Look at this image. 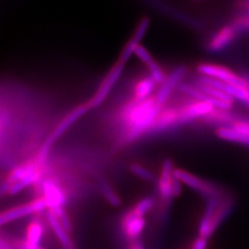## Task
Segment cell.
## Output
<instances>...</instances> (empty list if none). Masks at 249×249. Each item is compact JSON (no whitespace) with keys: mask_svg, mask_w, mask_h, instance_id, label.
<instances>
[{"mask_svg":"<svg viewBox=\"0 0 249 249\" xmlns=\"http://www.w3.org/2000/svg\"><path fill=\"white\" fill-rule=\"evenodd\" d=\"M215 133L220 140L229 142L237 143V144L249 147V135L242 133L232 126H219L216 129Z\"/></svg>","mask_w":249,"mask_h":249,"instance_id":"2e32d148","label":"cell"},{"mask_svg":"<svg viewBox=\"0 0 249 249\" xmlns=\"http://www.w3.org/2000/svg\"><path fill=\"white\" fill-rule=\"evenodd\" d=\"M144 249L141 246V245H139V244H137V243H134L132 244L130 247H129V249Z\"/></svg>","mask_w":249,"mask_h":249,"instance_id":"83f0119b","label":"cell"},{"mask_svg":"<svg viewBox=\"0 0 249 249\" xmlns=\"http://www.w3.org/2000/svg\"><path fill=\"white\" fill-rule=\"evenodd\" d=\"M231 23L240 33H249V12L239 11L231 20Z\"/></svg>","mask_w":249,"mask_h":249,"instance_id":"d6986e66","label":"cell"},{"mask_svg":"<svg viewBox=\"0 0 249 249\" xmlns=\"http://www.w3.org/2000/svg\"><path fill=\"white\" fill-rule=\"evenodd\" d=\"M158 84L151 78L150 75L143 76L135 80L131 87L130 98L135 101H143L153 96L156 92V87Z\"/></svg>","mask_w":249,"mask_h":249,"instance_id":"5bb4252c","label":"cell"},{"mask_svg":"<svg viewBox=\"0 0 249 249\" xmlns=\"http://www.w3.org/2000/svg\"><path fill=\"white\" fill-rule=\"evenodd\" d=\"M231 126L239 130L242 133L247 134L249 136V120H245V119L237 120L231 124Z\"/></svg>","mask_w":249,"mask_h":249,"instance_id":"cb8c5ba5","label":"cell"},{"mask_svg":"<svg viewBox=\"0 0 249 249\" xmlns=\"http://www.w3.org/2000/svg\"><path fill=\"white\" fill-rule=\"evenodd\" d=\"M187 74V68L184 65L179 66L170 73V75L167 76V79L155 92V96L160 105L165 106L168 104L172 93L183 83V80Z\"/></svg>","mask_w":249,"mask_h":249,"instance_id":"ba28073f","label":"cell"},{"mask_svg":"<svg viewBox=\"0 0 249 249\" xmlns=\"http://www.w3.org/2000/svg\"><path fill=\"white\" fill-rule=\"evenodd\" d=\"M47 221L57 240L61 244L63 249H73V242L70 235V232L65 229V227L63 226L62 223H60L58 218L55 216V214L49 210L47 212Z\"/></svg>","mask_w":249,"mask_h":249,"instance_id":"9a60e30c","label":"cell"},{"mask_svg":"<svg viewBox=\"0 0 249 249\" xmlns=\"http://www.w3.org/2000/svg\"><path fill=\"white\" fill-rule=\"evenodd\" d=\"M162 107L155 94L143 101L127 99L116 115V123L121 130V142H132L150 132Z\"/></svg>","mask_w":249,"mask_h":249,"instance_id":"6da1fadb","label":"cell"},{"mask_svg":"<svg viewBox=\"0 0 249 249\" xmlns=\"http://www.w3.org/2000/svg\"><path fill=\"white\" fill-rule=\"evenodd\" d=\"M196 72L201 76L249 89L248 81L239 73H236L223 65L213 63H199L196 66Z\"/></svg>","mask_w":249,"mask_h":249,"instance_id":"277c9868","label":"cell"},{"mask_svg":"<svg viewBox=\"0 0 249 249\" xmlns=\"http://www.w3.org/2000/svg\"><path fill=\"white\" fill-rule=\"evenodd\" d=\"M130 171L137 178H141L145 181H152L154 179V175L151 170L146 168L140 163H132L130 165Z\"/></svg>","mask_w":249,"mask_h":249,"instance_id":"7402d4cb","label":"cell"},{"mask_svg":"<svg viewBox=\"0 0 249 249\" xmlns=\"http://www.w3.org/2000/svg\"><path fill=\"white\" fill-rule=\"evenodd\" d=\"M234 200L228 194L208 199L198 225V236L209 239L231 212Z\"/></svg>","mask_w":249,"mask_h":249,"instance_id":"7a4b0ae2","label":"cell"},{"mask_svg":"<svg viewBox=\"0 0 249 249\" xmlns=\"http://www.w3.org/2000/svg\"><path fill=\"white\" fill-rule=\"evenodd\" d=\"M41 175H42V170H39V171H36L35 173L27 176L26 178L18 180V182L12 184L9 187L8 193L9 195H17L23 189H25L26 187L36 184V182L41 178Z\"/></svg>","mask_w":249,"mask_h":249,"instance_id":"e0dca14e","label":"cell"},{"mask_svg":"<svg viewBox=\"0 0 249 249\" xmlns=\"http://www.w3.org/2000/svg\"><path fill=\"white\" fill-rule=\"evenodd\" d=\"M18 249H46L45 248H43L41 245H32V244H29L25 241H22L20 242L18 245Z\"/></svg>","mask_w":249,"mask_h":249,"instance_id":"4316f807","label":"cell"},{"mask_svg":"<svg viewBox=\"0 0 249 249\" xmlns=\"http://www.w3.org/2000/svg\"><path fill=\"white\" fill-rule=\"evenodd\" d=\"M180 124L178 106L165 105L160 109V113L151 127L150 132H159Z\"/></svg>","mask_w":249,"mask_h":249,"instance_id":"30bf717a","label":"cell"},{"mask_svg":"<svg viewBox=\"0 0 249 249\" xmlns=\"http://www.w3.org/2000/svg\"><path fill=\"white\" fill-rule=\"evenodd\" d=\"M51 211V210H49ZM51 212H53V213L55 214V216L58 218V220L60 221V223H62L63 226L65 227V229L69 232L72 231V223L67 211L65 210L64 207H60L57 209L52 210Z\"/></svg>","mask_w":249,"mask_h":249,"instance_id":"603a6c76","label":"cell"},{"mask_svg":"<svg viewBox=\"0 0 249 249\" xmlns=\"http://www.w3.org/2000/svg\"><path fill=\"white\" fill-rule=\"evenodd\" d=\"M182 185L183 184L174 175V179H173V194H174V197L180 196V194L182 192Z\"/></svg>","mask_w":249,"mask_h":249,"instance_id":"484cf974","label":"cell"},{"mask_svg":"<svg viewBox=\"0 0 249 249\" xmlns=\"http://www.w3.org/2000/svg\"><path fill=\"white\" fill-rule=\"evenodd\" d=\"M208 247V239L198 236L196 240L193 242L190 249H207Z\"/></svg>","mask_w":249,"mask_h":249,"instance_id":"d4e9b609","label":"cell"},{"mask_svg":"<svg viewBox=\"0 0 249 249\" xmlns=\"http://www.w3.org/2000/svg\"><path fill=\"white\" fill-rule=\"evenodd\" d=\"M174 164L173 161L166 159L161 165L160 177L158 179V191L163 200H171L173 194V179H174Z\"/></svg>","mask_w":249,"mask_h":249,"instance_id":"7c38bea8","label":"cell"},{"mask_svg":"<svg viewBox=\"0 0 249 249\" xmlns=\"http://www.w3.org/2000/svg\"><path fill=\"white\" fill-rule=\"evenodd\" d=\"M239 35L240 33L231 22L225 24L214 32L213 35L207 40L205 49L211 53H222L231 45Z\"/></svg>","mask_w":249,"mask_h":249,"instance_id":"5b68a950","label":"cell"},{"mask_svg":"<svg viewBox=\"0 0 249 249\" xmlns=\"http://www.w3.org/2000/svg\"><path fill=\"white\" fill-rule=\"evenodd\" d=\"M43 196L45 198L48 210H54L60 207H64L66 203V196L62 189L58 187L53 181L45 180L42 186Z\"/></svg>","mask_w":249,"mask_h":249,"instance_id":"4fadbf2b","label":"cell"},{"mask_svg":"<svg viewBox=\"0 0 249 249\" xmlns=\"http://www.w3.org/2000/svg\"><path fill=\"white\" fill-rule=\"evenodd\" d=\"M145 225L146 221L144 217L138 216L132 210L124 214L121 222V228L124 236L130 241L137 240L142 235Z\"/></svg>","mask_w":249,"mask_h":249,"instance_id":"8fae6325","label":"cell"},{"mask_svg":"<svg viewBox=\"0 0 249 249\" xmlns=\"http://www.w3.org/2000/svg\"><path fill=\"white\" fill-rule=\"evenodd\" d=\"M47 209V205L43 196H38L31 202L18 205L4 211L0 215L1 225L14 222L32 214L39 213Z\"/></svg>","mask_w":249,"mask_h":249,"instance_id":"8992f818","label":"cell"},{"mask_svg":"<svg viewBox=\"0 0 249 249\" xmlns=\"http://www.w3.org/2000/svg\"><path fill=\"white\" fill-rule=\"evenodd\" d=\"M44 234V226L39 221L29 223L25 231V242L32 245H40Z\"/></svg>","mask_w":249,"mask_h":249,"instance_id":"ac0fdd59","label":"cell"},{"mask_svg":"<svg viewBox=\"0 0 249 249\" xmlns=\"http://www.w3.org/2000/svg\"><path fill=\"white\" fill-rule=\"evenodd\" d=\"M101 191H102V194L105 197V199L111 206L116 208L122 204V200H121L120 196H118V194L113 189V187H110L109 184L105 183V182L102 183Z\"/></svg>","mask_w":249,"mask_h":249,"instance_id":"ffe728a7","label":"cell"},{"mask_svg":"<svg viewBox=\"0 0 249 249\" xmlns=\"http://www.w3.org/2000/svg\"><path fill=\"white\" fill-rule=\"evenodd\" d=\"M178 108L180 124H187L195 120H202L215 109L209 102L194 99L178 106Z\"/></svg>","mask_w":249,"mask_h":249,"instance_id":"52a82bcc","label":"cell"},{"mask_svg":"<svg viewBox=\"0 0 249 249\" xmlns=\"http://www.w3.org/2000/svg\"><path fill=\"white\" fill-rule=\"evenodd\" d=\"M134 54L146 67L149 72L148 75H150L151 78L156 81L158 86H160L167 79L168 75L164 71L162 67L154 59L151 53L146 48H144L142 45L137 46V48L134 51Z\"/></svg>","mask_w":249,"mask_h":249,"instance_id":"9c48e42d","label":"cell"},{"mask_svg":"<svg viewBox=\"0 0 249 249\" xmlns=\"http://www.w3.org/2000/svg\"><path fill=\"white\" fill-rule=\"evenodd\" d=\"M153 206H154V198L152 196H145L136 203L132 211L138 216L144 217L146 214L151 212Z\"/></svg>","mask_w":249,"mask_h":249,"instance_id":"44dd1931","label":"cell"},{"mask_svg":"<svg viewBox=\"0 0 249 249\" xmlns=\"http://www.w3.org/2000/svg\"><path fill=\"white\" fill-rule=\"evenodd\" d=\"M174 175L182 184L199 193L207 199L222 196L226 194L222 187H218L211 182L205 181L186 170L175 168Z\"/></svg>","mask_w":249,"mask_h":249,"instance_id":"3957f363","label":"cell"}]
</instances>
